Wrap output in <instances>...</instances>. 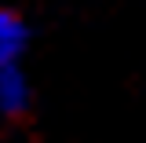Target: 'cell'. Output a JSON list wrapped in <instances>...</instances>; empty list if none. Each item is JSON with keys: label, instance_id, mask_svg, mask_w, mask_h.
I'll return each instance as SVG.
<instances>
[{"label": "cell", "instance_id": "6da1fadb", "mask_svg": "<svg viewBox=\"0 0 146 143\" xmlns=\"http://www.w3.org/2000/svg\"><path fill=\"white\" fill-rule=\"evenodd\" d=\"M29 99H33V88H29V77L22 70V62L0 66V114L18 117V114L29 110Z\"/></svg>", "mask_w": 146, "mask_h": 143}, {"label": "cell", "instance_id": "7a4b0ae2", "mask_svg": "<svg viewBox=\"0 0 146 143\" xmlns=\"http://www.w3.org/2000/svg\"><path fill=\"white\" fill-rule=\"evenodd\" d=\"M26 44H29V26H26L15 11L0 7V66L22 62Z\"/></svg>", "mask_w": 146, "mask_h": 143}]
</instances>
